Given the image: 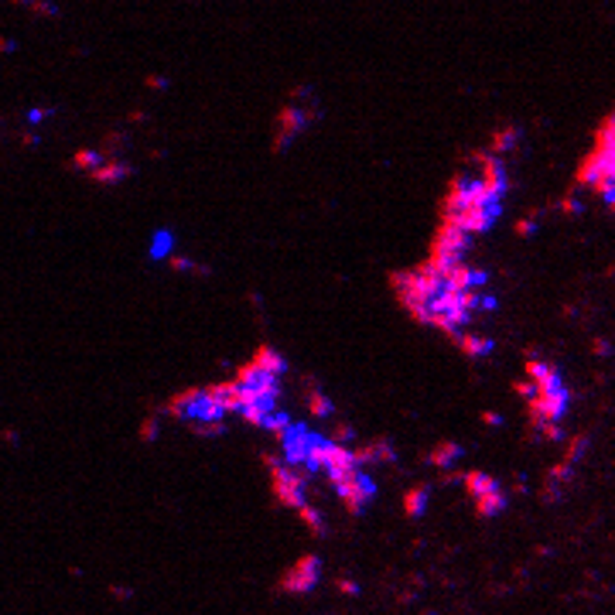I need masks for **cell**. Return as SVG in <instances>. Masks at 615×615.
I'll use <instances>...</instances> for the list:
<instances>
[{
  "mask_svg": "<svg viewBox=\"0 0 615 615\" xmlns=\"http://www.w3.org/2000/svg\"><path fill=\"white\" fill-rule=\"evenodd\" d=\"M424 503H427V492H424V489L410 492V496H407V513H410V516H420V513H424Z\"/></svg>",
  "mask_w": 615,
  "mask_h": 615,
  "instance_id": "cell-6",
  "label": "cell"
},
{
  "mask_svg": "<svg viewBox=\"0 0 615 615\" xmlns=\"http://www.w3.org/2000/svg\"><path fill=\"white\" fill-rule=\"evenodd\" d=\"M270 472H274V492L281 496V503L284 506H294V509H301V506H308V479L305 472H298V468H291V465H270Z\"/></svg>",
  "mask_w": 615,
  "mask_h": 615,
  "instance_id": "cell-3",
  "label": "cell"
},
{
  "mask_svg": "<svg viewBox=\"0 0 615 615\" xmlns=\"http://www.w3.org/2000/svg\"><path fill=\"white\" fill-rule=\"evenodd\" d=\"M455 458H458V448H455V444L438 448V455H434V461H438V465H444V461H455Z\"/></svg>",
  "mask_w": 615,
  "mask_h": 615,
  "instance_id": "cell-7",
  "label": "cell"
},
{
  "mask_svg": "<svg viewBox=\"0 0 615 615\" xmlns=\"http://www.w3.org/2000/svg\"><path fill=\"white\" fill-rule=\"evenodd\" d=\"M171 414H175L181 424L198 427V431H219L222 420L233 414L229 386L219 383V386H202V390H188V394L175 396Z\"/></svg>",
  "mask_w": 615,
  "mask_h": 615,
  "instance_id": "cell-1",
  "label": "cell"
},
{
  "mask_svg": "<svg viewBox=\"0 0 615 615\" xmlns=\"http://www.w3.org/2000/svg\"><path fill=\"white\" fill-rule=\"evenodd\" d=\"M318 571H322L318 557H305V561H298V568L284 578V588H291V592H308V588H315Z\"/></svg>",
  "mask_w": 615,
  "mask_h": 615,
  "instance_id": "cell-4",
  "label": "cell"
},
{
  "mask_svg": "<svg viewBox=\"0 0 615 615\" xmlns=\"http://www.w3.org/2000/svg\"><path fill=\"white\" fill-rule=\"evenodd\" d=\"M458 342L465 346V352H468V355H489V352H492V342H489V339H482V335H468V331H461Z\"/></svg>",
  "mask_w": 615,
  "mask_h": 615,
  "instance_id": "cell-5",
  "label": "cell"
},
{
  "mask_svg": "<svg viewBox=\"0 0 615 615\" xmlns=\"http://www.w3.org/2000/svg\"><path fill=\"white\" fill-rule=\"evenodd\" d=\"M472 240H475V236H472L465 226L448 219L441 226L438 240H434L431 267H438V270H458V267H465L468 253H472Z\"/></svg>",
  "mask_w": 615,
  "mask_h": 615,
  "instance_id": "cell-2",
  "label": "cell"
}]
</instances>
